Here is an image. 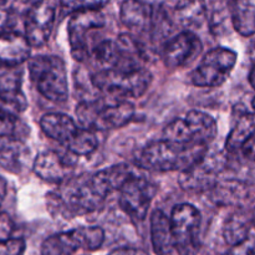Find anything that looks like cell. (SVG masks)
Masks as SVG:
<instances>
[{
    "instance_id": "obj_1",
    "label": "cell",
    "mask_w": 255,
    "mask_h": 255,
    "mask_svg": "<svg viewBox=\"0 0 255 255\" xmlns=\"http://www.w3.org/2000/svg\"><path fill=\"white\" fill-rule=\"evenodd\" d=\"M207 154V146H183L167 139L153 141L142 148L136 162L156 172L184 171Z\"/></svg>"
},
{
    "instance_id": "obj_2",
    "label": "cell",
    "mask_w": 255,
    "mask_h": 255,
    "mask_svg": "<svg viewBox=\"0 0 255 255\" xmlns=\"http://www.w3.org/2000/svg\"><path fill=\"white\" fill-rule=\"evenodd\" d=\"M134 116V106L124 100H87L76 107L80 126L90 131H107L126 126Z\"/></svg>"
},
{
    "instance_id": "obj_3",
    "label": "cell",
    "mask_w": 255,
    "mask_h": 255,
    "mask_svg": "<svg viewBox=\"0 0 255 255\" xmlns=\"http://www.w3.org/2000/svg\"><path fill=\"white\" fill-rule=\"evenodd\" d=\"M96 89L109 96L121 99L141 97L152 84V74L144 67L139 69L100 70L91 79Z\"/></svg>"
},
{
    "instance_id": "obj_4",
    "label": "cell",
    "mask_w": 255,
    "mask_h": 255,
    "mask_svg": "<svg viewBox=\"0 0 255 255\" xmlns=\"http://www.w3.org/2000/svg\"><path fill=\"white\" fill-rule=\"evenodd\" d=\"M30 77L40 95L52 102H64L69 96L66 65L54 55H41L30 60Z\"/></svg>"
},
{
    "instance_id": "obj_5",
    "label": "cell",
    "mask_w": 255,
    "mask_h": 255,
    "mask_svg": "<svg viewBox=\"0 0 255 255\" xmlns=\"http://www.w3.org/2000/svg\"><path fill=\"white\" fill-rule=\"evenodd\" d=\"M218 133L217 122L206 112L189 111L182 119L169 122L163 129V139L183 146H207Z\"/></svg>"
},
{
    "instance_id": "obj_6",
    "label": "cell",
    "mask_w": 255,
    "mask_h": 255,
    "mask_svg": "<svg viewBox=\"0 0 255 255\" xmlns=\"http://www.w3.org/2000/svg\"><path fill=\"white\" fill-rule=\"evenodd\" d=\"M104 241L105 232L100 227H80L45 239L41 246V255H74L80 249L97 251Z\"/></svg>"
},
{
    "instance_id": "obj_7",
    "label": "cell",
    "mask_w": 255,
    "mask_h": 255,
    "mask_svg": "<svg viewBox=\"0 0 255 255\" xmlns=\"http://www.w3.org/2000/svg\"><path fill=\"white\" fill-rule=\"evenodd\" d=\"M237 64V52L227 47H216L207 52L192 72V82L198 87L223 85Z\"/></svg>"
},
{
    "instance_id": "obj_8",
    "label": "cell",
    "mask_w": 255,
    "mask_h": 255,
    "mask_svg": "<svg viewBox=\"0 0 255 255\" xmlns=\"http://www.w3.org/2000/svg\"><path fill=\"white\" fill-rule=\"evenodd\" d=\"M172 233L183 255H193L199 248V229L202 216L189 203L177 204L169 217Z\"/></svg>"
},
{
    "instance_id": "obj_9",
    "label": "cell",
    "mask_w": 255,
    "mask_h": 255,
    "mask_svg": "<svg viewBox=\"0 0 255 255\" xmlns=\"http://www.w3.org/2000/svg\"><path fill=\"white\" fill-rule=\"evenodd\" d=\"M59 0H37L27 10L25 17V37L31 47L47 44L54 30Z\"/></svg>"
},
{
    "instance_id": "obj_10",
    "label": "cell",
    "mask_w": 255,
    "mask_h": 255,
    "mask_svg": "<svg viewBox=\"0 0 255 255\" xmlns=\"http://www.w3.org/2000/svg\"><path fill=\"white\" fill-rule=\"evenodd\" d=\"M105 24L106 19L100 10H85L71 15L67 24V34L75 60L82 61L90 56L89 35L95 30L102 29Z\"/></svg>"
},
{
    "instance_id": "obj_11",
    "label": "cell",
    "mask_w": 255,
    "mask_h": 255,
    "mask_svg": "<svg viewBox=\"0 0 255 255\" xmlns=\"http://www.w3.org/2000/svg\"><path fill=\"white\" fill-rule=\"evenodd\" d=\"M91 176H82L65 181L61 196L57 197L62 207L72 214H87L101 208L105 199L95 191Z\"/></svg>"
},
{
    "instance_id": "obj_12",
    "label": "cell",
    "mask_w": 255,
    "mask_h": 255,
    "mask_svg": "<svg viewBox=\"0 0 255 255\" xmlns=\"http://www.w3.org/2000/svg\"><path fill=\"white\" fill-rule=\"evenodd\" d=\"M156 196V186L141 177H132L120 189V206L133 221H143Z\"/></svg>"
},
{
    "instance_id": "obj_13",
    "label": "cell",
    "mask_w": 255,
    "mask_h": 255,
    "mask_svg": "<svg viewBox=\"0 0 255 255\" xmlns=\"http://www.w3.org/2000/svg\"><path fill=\"white\" fill-rule=\"evenodd\" d=\"M222 162L217 156L206 154L202 159L186 168L179 174L182 189L193 193H202L214 188L222 169Z\"/></svg>"
},
{
    "instance_id": "obj_14",
    "label": "cell",
    "mask_w": 255,
    "mask_h": 255,
    "mask_svg": "<svg viewBox=\"0 0 255 255\" xmlns=\"http://www.w3.org/2000/svg\"><path fill=\"white\" fill-rule=\"evenodd\" d=\"M202 42L193 31L179 32L169 39L163 49V62L168 69H178L201 52Z\"/></svg>"
},
{
    "instance_id": "obj_15",
    "label": "cell",
    "mask_w": 255,
    "mask_h": 255,
    "mask_svg": "<svg viewBox=\"0 0 255 255\" xmlns=\"http://www.w3.org/2000/svg\"><path fill=\"white\" fill-rule=\"evenodd\" d=\"M57 151L47 149L36 156L32 163L35 174L50 183H61L72 171L74 162Z\"/></svg>"
},
{
    "instance_id": "obj_16",
    "label": "cell",
    "mask_w": 255,
    "mask_h": 255,
    "mask_svg": "<svg viewBox=\"0 0 255 255\" xmlns=\"http://www.w3.org/2000/svg\"><path fill=\"white\" fill-rule=\"evenodd\" d=\"M151 241L157 255H183L172 233L169 218L162 211H154L152 214Z\"/></svg>"
},
{
    "instance_id": "obj_17",
    "label": "cell",
    "mask_w": 255,
    "mask_h": 255,
    "mask_svg": "<svg viewBox=\"0 0 255 255\" xmlns=\"http://www.w3.org/2000/svg\"><path fill=\"white\" fill-rule=\"evenodd\" d=\"M31 45L25 35L15 31L0 32V65L15 67L30 57Z\"/></svg>"
},
{
    "instance_id": "obj_18",
    "label": "cell",
    "mask_w": 255,
    "mask_h": 255,
    "mask_svg": "<svg viewBox=\"0 0 255 255\" xmlns=\"http://www.w3.org/2000/svg\"><path fill=\"white\" fill-rule=\"evenodd\" d=\"M132 177H133V173L128 164L119 163L109 167V168L101 169L97 173L92 174L90 178H91V183L95 191L102 198L106 199L111 193L120 191Z\"/></svg>"
},
{
    "instance_id": "obj_19",
    "label": "cell",
    "mask_w": 255,
    "mask_h": 255,
    "mask_svg": "<svg viewBox=\"0 0 255 255\" xmlns=\"http://www.w3.org/2000/svg\"><path fill=\"white\" fill-rule=\"evenodd\" d=\"M156 9L141 0H125L120 10L122 24L129 30L143 32L152 29Z\"/></svg>"
},
{
    "instance_id": "obj_20",
    "label": "cell",
    "mask_w": 255,
    "mask_h": 255,
    "mask_svg": "<svg viewBox=\"0 0 255 255\" xmlns=\"http://www.w3.org/2000/svg\"><path fill=\"white\" fill-rule=\"evenodd\" d=\"M40 126L47 137L60 142L62 146H65L80 128L71 117L60 112L44 115L40 120Z\"/></svg>"
},
{
    "instance_id": "obj_21",
    "label": "cell",
    "mask_w": 255,
    "mask_h": 255,
    "mask_svg": "<svg viewBox=\"0 0 255 255\" xmlns=\"http://www.w3.org/2000/svg\"><path fill=\"white\" fill-rule=\"evenodd\" d=\"M29 159V149L19 137L0 142V166L11 173H20Z\"/></svg>"
},
{
    "instance_id": "obj_22",
    "label": "cell",
    "mask_w": 255,
    "mask_h": 255,
    "mask_svg": "<svg viewBox=\"0 0 255 255\" xmlns=\"http://www.w3.org/2000/svg\"><path fill=\"white\" fill-rule=\"evenodd\" d=\"M172 11L177 24L188 31L201 27L207 20L206 0H182Z\"/></svg>"
},
{
    "instance_id": "obj_23",
    "label": "cell",
    "mask_w": 255,
    "mask_h": 255,
    "mask_svg": "<svg viewBox=\"0 0 255 255\" xmlns=\"http://www.w3.org/2000/svg\"><path fill=\"white\" fill-rule=\"evenodd\" d=\"M232 22L237 31L243 36L255 34V0H233Z\"/></svg>"
},
{
    "instance_id": "obj_24",
    "label": "cell",
    "mask_w": 255,
    "mask_h": 255,
    "mask_svg": "<svg viewBox=\"0 0 255 255\" xmlns=\"http://www.w3.org/2000/svg\"><path fill=\"white\" fill-rule=\"evenodd\" d=\"M255 133V114L244 112L237 119L226 141V149L228 152H237L242 148L247 139Z\"/></svg>"
},
{
    "instance_id": "obj_25",
    "label": "cell",
    "mask_w": 255,
    "mask_h": 255,
    "mask_svg": "<svg viewBox=\"0 0 255 255\" xmlns=\"http://www.w3.org/2000/svg\"><path fill=\"white\" fill-rule=\"evenodd\" d=\"M251 236V222L242 213H234L223 226V238L231 247L241 243Z\"/></svg>"
},
{
    "instance_id": "obj_26",
    "label": "cell",
    "mask_w": 255,
    "mask_h": 255,
    "mask_svg": "<svg viewBox=\"0 0 255 255\" xmlns=\"http://www.w3.org/2000/svg\"><path fill=\"white\" fill-rule=\"evenodd\" d=\"M99 141L95 132L80 127L79 131L65 144L67 152L72 156H90L96 151Z\"/></svg>"
},
{
    "instance_id": "obj_27",
    "label": "cell",
    "mask_w": 255,
    "mask_h": 255,
    "mask_svg": "<svg viewBox=\"0 0 255 255\" xmlns=\"http://www.w3.org/2000/svg\"><path fill=\"white\" fill-rule=\"evenodd\" d=\"M90 55L102 67V70L115 69V67H117L120 59H121L119 47L114 40L101 41L97 46H95V49L90 51Z\"/></svg>"
},
{
    "instance_id": "obj_28",
    "label": "cell",
    "mask_w": 255,
    "mask_h": 255,
    "mask_svg": "<svg viewBox=\"0 0 255 255\" xmlns=\"http://www.w3.org/2000/svg\"><path fill=\"white\" fill-rule=\"evenodd\" d=\"M60 6L70 12L85 11V10H100L106 6L110 0H59Z\"/></svg>"
},
{
    "instance_id": "obj_29",
    "label": "cell",
    "mask_w": 255,
    "mask_h": 255,
    "mask_svg": "<svg viewBox=\"0 0 255 255\" xmlns=\"http://www.w3.org/2000/svg\"><path fill=\"white\" fill-rule=\"evenodd\" d=\"M19 121L16 116L9 112L0 111V142L11 137H17Z\"/></svg>"
},
{
    "instance_id": "obj_30",
    "label": "cell",
    "mask_w": 255,
    "mask_h": 255,
    "mask_svg": "<svg viewBox=\"0 0 255 255\" xmlns=\"http://www.w3.org/2000/svg\"><path fill=\"white\" fill-rule=\"evenodd\" d=\"M26 244L21 238H10L0 242V255H24Z\"/></svg>"
},
{
    "instance_id": "obj_31",
    "label": "cell",
    "mask_w": 255,
    "mask_h": 255,
    "mask_svg": "<svg viewBox=\"0 0 255 255\" xmlns=\"http://www.w3.org/2000/svg\"><path fill=\"white\" fill-rule=\"evenodd\" d=\"M223 255H255V239L254 237L249 236L241 243L231 247L228 252Z\"/></svg>"
},
{
    "instance_id": "obj_32",
    "label": "cell",
    "mask_w": 255,
    "mask_h": 255,
    "mask_svg": "<svg viewBox=\"0 0 255 255\" xmlns=\"http://www.w3.org/2000/svg\"><path fill=\"white\" fill-rule=\"evenodd\" d=\"M14 232V222L9 214L0 213V242L11 238Z\"/></svg>"
},
{
    "instance_id": "obj_33",
    "label": "cell",
    "mask_w": 255,
    "mask_h": 255,
    "mask_svg": "<svg viewBox=\"0 0 255 255\" xmlns=\"http://www.w3.org/2000/svg\"><path fill=\"white\" fill-rule=\"evenodd\" d=\"M141 1L146 2V4L151 5L154 9H162L166 11L167 9L173 10L182 0H141Z\"/></svg>"
},
{
    "instance_id": "obj_34",
    "label": "cell",
    "mask_w": 255,
    "mask_h": 255,
    "mask_svg": "<svg viewBox=\"0 0 255 255\" xmlns=\"http://www.w3.org/2000/svg\"><path fill=\"white\" fill-rule=\"evenodd\" d=\"M241 151L244 154V157L255 162V133L247 139L246 143L242 146Z\"/></svg>"
},
{
    "instance_id": "obj_35",
    "label": "cell",
    "mask_w": 255,
    "mask_h": 255,
    "mask_svg": "<svg viewBox=\"0 0 255 255\" xmlns=\"http://www.w3.org/2000/svg\"><path fill=\"white\" fill-rule=\"evenodd\" d=\"M109 255H148L144 251L137 248H119L112 251Z\"/></svg>"
},
{
    "instance_id": "obj_36",
    "label": "cell",
    "mask_w": 255,
    "mask_h": 255,
    "mask_svg": "<svg viewBox=\"0 0 255 255\" xmlns=\"http://www.w3.org/2000/svg\"><path fill=\"white\" fill-rule=\"evenodd\" d=\"M9 19H10L9 11H7L6 9H4V7L0 6V31L6 26L7 22H9Z\"/></svg>"
},
{
    "instance_id": "obj_37",
    "label": "cell",
    "mask_w": 255,
    "mask_h": 255,
    "mask_svg": "<svg viewBox=\"0 0 255 255\" xmlns=\"http://www.w3.org/2000/svg\"><path fill=\"white\" fill-rule=\"evenodd\" d=\"M6 191H7L6 181L0 176V206H1V203L4 202L5 196H6Z\"/></svg>"
},
{
    "instance_id": "obj_38",
    "label": "cell",
    "mask_w": 255,
    "mask_h": 255,
    "mask_svg": "<svg viewBox=\"0 0 255 255\" xmlns=\"http://www.w3.org/2000/svg\"><path fill=\"white\" fill-rule=\"evenodd\" d=\"M249 82H251L252 87L255 90V62L253 65V67H252L251 70V74H249Z\"/></svg>"
},
{
    "instance_id": "obj_39",
    "label": "cell",
    "mask_w": 255,
    "mask_h": 255,
    "mask_svg": "<svg viewBox=\"0 0 255 255\" xmlns=\"http://www.w3.org/2000/svg\"><path fill=\"white\" fill-rule=\"evenodd\" d=\"M252 223H253L254 227H255V209H254V212H253V216H252Z\"/></svg>"
},
{
    "instance_id": "obj_40",
    "label": "cell",
    "mask_w": 255,
    "mask_h": 255,
    "mask_svg": "<svg viewBox=\"0 0 255 255\" xmlns=\"http://www.w3.org/2000/svg\"><path fill=\"white\" fill-rule=\"evenodd\" d=\"M5 1H6V0H0V5H1V4H4Z\"/></svg>"
},
{
    "instance_id": "obj_41",
    "label": "cell",
    "mask_w": 255,
    "mask_h": 255,
    "mask_svg": "<svg viewBox=\"0 0 255 255\" xmlns=\"http://www.w3.org/2000/svg\"><path fill=\"white\" fill-rule=\"evenodd\" d=\"M253 107H254V110H255V97H254V100H253Z\"/></svg>"
}]
</instances>
